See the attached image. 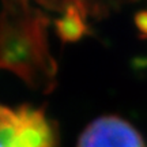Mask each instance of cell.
<instances>
[{"instance_id": "cell-1", "label": "cell", "mask_w": 147, "mask_h": 147, "mask_svg": "<svg viewBox=\"0 0 147 147\" xmlns=\"http://www.w3.org/2000/svg\"><path fill=\"white\" fill-rule=\"evenodd\" d=\"M49 25L47 12L30 0H0V69L42 94L51 93L57 79Z\"/></svg>"}, {"instance_id": "cell-2", "label": "cell", "mask_w": 147, "mask_h": 147, "mask_svg": "<svg viewBox=\"0 0 147 147\" xmlns=\"http://www.w3.org/2000/svg\"><path fill=\"white\" fill-rule=\"evenodd\" d=\"M78 147H146L135 127L119 116H102L83 129Z\"/></svg>"}, {"instance_id": "cell-3", "label": "cell", "mask_w": 147, "mask_h": 147, "mask_svg": "<svg viewBox=\"0 0 147 147\" xmlns=\"http://www.w3.org/2000/svg\"><path fill=\"white\" fill-rule=\"evenodd\" d=\"M45 11L64 12L69 8H75L83 12L87 18L100 16L104 12L109 11L110 7L116 5L123 0H30Z\"/></svg>"}, {"instance_id": "cell-4", "label": "cell", "mask_w": 147, "mask_h": 147, "mask_svg": "<svg viewBox=\"0 0 147 147\" xmlns=\"http://www.w3.org/2000/svg\"><path fill=\"white\" fill-rule=\"evenodd\" d=\"M0 147H26L21 106L0 105Z\"/></svg>"}, {"instance_id": "cell-5", "label": "cell", "mask_w": 147, "mask_h": 147, "mask_svg": "<svg viewBox=\"0 0 147 147\" xmlns=\"http://www.w3.org/2000/svg\"><path fill=\"white\" fill-rule=\"evenodd\" d=\"M87 22H89V18L83 12L75 8H69L60 14V18L55 23V29L57 36L61 38V41L75 42L79 41L89 32Z\"/></svg>"}]
</instances>
